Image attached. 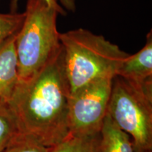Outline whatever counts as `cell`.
<instances>
[{"label":"cell","mask_w":152,"mask_h":152,"mask_svg":"<svg viewBox=\"0 0 152 152\" xmlns=\"http://www.w3.org/2000/svg\"><path fill=\"white\" fill-rule=\"evenodd\" d=\"M70 95L61 48L35 75L18 80L7 102L20 132L33 137L45 147H52L69 135Z\"/></svg>","instance_id":"obj_1"},{"label":"cell","mask_w":152,"mask_h":152,"mask_svg":"<svg viewBox=\"0 0 152 152\" xmlns=\"http://www.w3.org/2000/svg\"><path fill=\"white\" fill-rule=\"evenodd\" d=\"M60 40L71 94L94 81L113 78L130 55L104 36L83 28L60 33Z\"/></svg>","instance_id":"obj_2"},{"label":"cell","mask_w":152,"mask_h":152,"mask_svg":"<svg viewBox=\"0 0 152 152\" xmlns=\"http://www.w3.org/2000/svg\"><path fill=\"white\" fill-rule=\"evenodd\" d=\"M24 14L23 23L15 42L18 80L35 75L62 48L56 10L45 0H28Z\"/></svg>","instance_id":"obj_3"},{"label":"cell","mask_w":152,"mask_h":152,"mask_svg":"<svg viewBox=\"0 0 152 152\" xmlns=\"http://www.w3.org/2000/svg\"><path fill=\"white\" fill-rule=\"evenodd\" d=\"M108 113L132 137L134 152L152 151V90L115 75L112 80Z\"/></svg>","instance_id":"obj_4"},{"label":"cell","mask_w":152,"mask_h":152,"mask_svg":"<svg viewBox=\"0 0 152 152\" xmlns=\"http://www.w3.org/2000/svg\"><path fill=\"white\" fill-rule=\"evenodd\" d=\"M113 78L94 81L70 95L69 134L87 135L100 132L108 113Z\"/></svg>","instance_id":"obj_5"},{"label":"cell","mask_w":152,"mask_h":152,"mask_svg":"<svg viewBox=\"0 0 152 152\" xmlns=\"http://www.w3.org/2000/svg\"><path fill=\"white\" fill-rule=\"evenodd\" d=\"M116 75L146 90H152V34H147V42L136 54L123 61Z\"/></svg>","instance_id":"obj_6"},{"label":"cell","mask_w":152,"mask_h":152,"mask_svg":"<svg viewBox=\"0 0 152 152\" xmlns=\"http://www.w3.org/2000/svg\"><path fill=\"white\" fill-rule=\"evenodd\" d=\"M16 33L0 47V99L4 101L9 99L18 82Z\"/></svg>","instance_id":"obj_7"},{"label":"cell","mask_w":152,"mask_h":152,"mask_svg":"<svg viewBox=\"0 0 152 152\" xmlns=\"http://www.w3.org/2000/svg\"><path fill=\"white\" fill-rule=\"evenodd\" d=\"M102 152H134L130 135L121 130L107 113L100 131Z\"/></svg>","instance_id":"obj_8"},{"label":"cell","mask_w":152,"mask_h":152,"mask_svg":"<svg viewBox=\"0 0 152 152\" xmlns=\"http://www.w3.org/2000/svg\"><path fill=\"white\" fill-rule=\"evenodd\" d=\"M49 152H102L100 132L87 135L69 134L54 147H49Z\"/></svg>","instance_id":"obj_9"},{"label":"cell","mask_w":152,"mask_h":152,"mask_svg":"<svg viewBox=\"0 0 152 152\" xmlns=\"http://www.w3.org/2000/svg\"><path fill=\"white\" fill-rule=\"evenodd\" d=\"M20 132L16 120L7 101L0 99V152Z\"/></svg>","instance_id":"obj_10"},{"label":"cell","mask_w":152,"mask_h":152,"mask_svg":"<svg viewBox=\"0 0 152 152\" xmlns=\"http://www.w3.org/2000/svg\"><path fill=\"white\" fill-rule=\"evenodd\" d=\"M2 152H49V147L33 137L19 132Z\"/></svg>","instance_id":"obj_11"},{"label":"cell","mask_w":152,"mask_h":152,"mask_svg":"<svg viewBox=\"0 0 152 152\" xmlns=\"http://www.w3.org/2000/svg\"><path fill=\"white\" fill-rule=\"evenodd\" d=\"M25 18L23 13H0V47L9 37L18 31L21 28Z\"/></svg>","instance_id":"obj_12"},{"label":"cell","mask_w":152,"mask_h":152,"mask_svg":"<svg viewBox=\"0 0 152 152\" xmlns=\"http://www.w3.org/2000/svg\"><path fill=\"white\" fill-rule=\"evenodd\" d=\"M47 4L51 7L58 14L63 16L67 15L66 11L75 12L76 10L75 0H45ZM19 0H11L10 4V12L16 13L18 9Z\"/></svg>","instance_id":"obj_13"},{"label":"cell","mask_w":152,"mask_h":152,"mask_svg":"<svg viewBox=\"0 0 152 152\" xmlns=\"http://www.w3.org/2000/svg\"><path fill=\"white\" fill-rule=\"evenodd\" d=\"M146 152H152V151H146Z\"/></svg>","instance_id":"obj_14"}]
</instances>
